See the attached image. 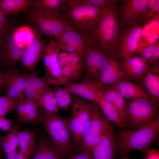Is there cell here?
<instances>
[{
	"instance_id": "obj_1",
	"label": "cell",
	"mask_w": 159,
	"mask_h": 159,
	"mask_svg": "<svg viewBox=\"0 0 159 159\" xmlns=\"http://www.w3.org/2000/svg\"><path fill=\"white\" fill-rule=\"evenodd\" d=\"M116 4L104 10L87 40L88 46L98 48L117 59L119 57L120 31Z\"/></svg>"
},
{
	"instance_id": "obj_2",
	"label": "cell",
	"mask_w": 159,
	"mask_h": 159,
	"mask_svg": "<svg viewBox=\"0 0 159 159\" xmlns=\"http://www.w3.org/2000/svg\"><path fill=\"white\" fill-rule=\"evenodd\" d=\"M159 132V117L150 123L134 130L122 129L116 139V151L120 158L133 150L145 154Z\"/></svg>"
},
{
	"instance_id": "obj_3",
	"label": "cell",
	"mask_w": 159,
	"mask_h": 159,
	"mask_svg": "<svg viewBox=\"0 0 159 159\" xmlns=\"http://www.w3.org/2000/svg\"><path fill=\"white\" fill-rule=\"evenodd\" d=\"M41 123L49 140L64 159H67L73 153L71 136L68 118L57 113H47L40 109Z\"/></svg>"
},
{
	"instance_id": "obj_4",
	"label": "cell",
	"mask_w": 159,
	"mask_h": 159,
	"mask_svg": "<svg viewBox=\"0 0 159 159\" xmlns=\"http://www.w3.org/2000/svg\"><path fill=\"white\" fill-rule=\"evenodd\" d=\"M105 10L83 0H66L62 15L68 19L77 32L87 37Z\"/></svg>"
},
{
	"instance_id": "obj_5",
	"label": "cell",
	"mask_w": 159,
	"mask_h": 159,
	"mask_svg": "<svg viewBox=\"0 0 159 159\" xmlns=\"http://www.w3.org/2000/svg\"><path fill=\"white\" fill-rule=\"evenodd\" d=\"M32 7L27 12L36 27L35 28L41 35L56 37L64 31L77 30L65 16L51 11Z\"/></svg>"
},
{
	"instance_id": "obj_6",
	"label": "cell",
	"mask_w": 159,
	"mask_h": 159,
	"mask_svg": "<svg viewBox=\"0 0 159 159\" xmlns=\"http://www.w3.org/2000/svg\"><path fill=\"white\" fill-rule=\"evenodd\" d=\"M72 111L68 118L69 127L74 145L77 149L90 122L93 103L78 96L72 99Z\"/></svg>"
},
{
	"instance_id": "obj_7",
	"label": "cell",
	"mask_w": 159,
	"mask_h": 159,
	"mask_svg": "<svg viewBox=\"0 0 159 159\" xmlns=\"http://www.w3.org/2000/svg\"><path fill=\"white\" fill-rule=\"evenodd\" d=\"M126 103L129 115L128 127L130 129L144 126L159 117L158 104L149 96L128 100Z\"/></svg>"
},
{
	"instance_id": "obj_8",
	"label": "cell",
	"mask_w": 159,
	"mask_h": 159,
	"mask_svg": "<svg viewBox=\"0 0 159 159\" xmlns=\"http://www.w3.org/2000/svg\"><path fill=\"white\" fill-rule=\"evenodd\" d=\"M93 107L89 125L85 131L77 151L87 150L92 153L100 139L110 122L101 115L98 106L93 102Z\"/></svg>"
},
{
	"instance_id": "obj_9",
	"label": "cell",
	"mask_w": 159,
	"mask_h": 159,
	"mask_svg": "<svg viewBox=\"0 0 159 159\" xmlns=\"http://www.w3.org/2000/svg\"><path fill=\"white\" fill-rule=\"evenodd\" d=\"M143 29L140 25L135 24L126 27L120 32L119 58L127 59L138 53Z\"/></svg>"
},
{
	"instance_id": "obj_10",
	"label": "cell",
	"mask_w": 159,
	"mask_h": 159,
	"mask_svg": "<svg viewBox=\"0 0 159 159\" xmlns=\"http://www.w3.org/2000/svg\"><path fill=\"white\" fill-rule=\"evenodd\" d=\"M56 38L59 51L67 53L74 52L84 58L88 47L86 36L72 29L64 31Z\"/></svg>"
},
{
	"instance_id": "obj_11",
	"label": "cell",
	"mask_w": 159,
	"mask_h": 159,
	"mask_svg": "<svg viewBox=\"0 0 159 159\" xmlns=\"http://www.w3.org/2000/svg\"><path fill=\"white\" fill-rule=\"evenodd\" d=\"M58 50L56 41L51 39L45 47L42 57L45 69V76L49 85H62L63 83L61 68L58 58Z\"/></svg>"
},
{
	"instance_id": "obj_12",
	"label": "cell",
	"mask_w": 159,
	"mask_h": 159,
	"mask_svg": "<svg viewBox=\"0 0 159 159\" xmlns=\"http://www.w3.org/2000/svg\"><path fill=\"white\" fill-rule=\"evenodd\" d=\"M149 0H122L118 18L127 27L141 23L148 6Z\"/></svg>"
},
{
	"instance_id": "obj_13",
	"label": "cell",
	"mask_w": 159,
	"mask_h": 159,
	"mask_svg": "<svg viewBox=\"0 0 159 159\" xmlns=\"http://www.w3.org/2000/svg\"><path fill=\"white\" fill-rule=\"evenodd\" d=\"M111 57H112L98 48L88 46L84 58L85 71L84 79L97 80Z\"/></svg>"
},
{
	"instance_id": "obj_14",
	"label": "cell",
	"mask_w": 159,
	"mask_h": 159,
	"mask_svg": "<svg viewBox=\"0 0 159 159\" xmlns=\"http://www.w3.org/2000/svg\"><path fill=\"white\" fill-rule=\"evenodd\" d=\"M63 85L71 93L92 102L102 94L104 87L97 81L91 79H84L79 83L68 81Z\"/></svg>"
},
{
	"instance_id": "obj_15",
	"label": "cell",
	"mask_w": 159,
	"mask_h": 159,
	"mask_svg": "<svg viewBox=\"0 0 159 159\" xmlns=\"http://www.w3.org/2000/svg\"><path fill=\"white\" fill-rule=\"evenodd\" d=\"M33 31V37L26 46L21 60L23 67L37 74L35 67L42 57L46 46L41 34L35 28Z\"/></svg>"
},
{
	"instance_id": "obj_16",
	"label": "cell",
	"mask_w": 159,
	"mask_h": 159,
	"mask_svg": "<svg viewBox=\"0 0 159 159\" xmlns=\"http://www.w3.org/2000/svg\"><path fill=\"white\" fill-rule=\"evenodd\" d=\"M25 47L17 42L14 33L8 35L5 30L0 42V60L6 64H15L21 59Z\"/></svg>"
},
{
	"instance_id": "obj_17",
	"label": "cell",
	"mask_w": 159,
	"mask_h": 159,
	"mask_svg": "<svg viewBox=\"0 0 159 159\" xmlns=\"http://www.w3.org/2000/svg\"><path fill=\"white\" fill-rule=\"evenodd\" d=\"M116 139L110 123L92 152L93 159H117Z\"/></svg>"
},
{
	"instance_id": "obj_18",
	"label": "cell",
	"mask_w": 159,
	"mask_h": 159,
	"mask_svg": "<svg viewBox=\"0 0 159 159\" xmlns=\"http://www.w3.org/2000/svg\"><path fill=\"white\" fill-rule=\"evenodd\" d=\"M148 70L138 81L148 96L158 104L159 102V62L149 64Z\"/></svg>"
},
{
	"instance_id": "obj_19",
	"label": "cell",
	"mask_w": 159,
	"mask_h": 159,
	"mask_svg": "<svg viewBox=\"0 0 159 159\" xmlns=\"http://www.w3.org/2000/svg\"><path fill=\"white\" fill-rule=\"evenodd\" d=\"M120 64L126 79L132 81H139L149 67L147 62L135 55L121 59Z\"/></svg>"
},
{
	"instance_id": "obj_20",
	"label": "cell",
	"mask_w": 159,
	"mask_h": 159,
	"mask_svg": "<svg viewBox=\"0 0 159 159\" xmlns=\"http://www.w3.org/2000/svg\"><path fill=\"white\" fill-rule=\"evenodd\" d=\"M126 79L120 63L117 59L111 57L105 67L102 70L97 81L104 87L114 85L120 80Z\"/></svg>"
},
{
	"instance_id": "obj_21",
	"label": "cell",
	"mask_w": 159,
	"mask_h": 159,
	"mask_svg": "<svg viewBox=\"0 0 159 159\" xmlns=\"http://www.w3.org/2000/svg\"><path fill=\"white\" fill-rule=\"evenodd\" d=\"M27 74H20L15 70H11L5 74L7 86L6 95L20 100L23 98Z\"/></svg>"
},
{
	"instance_id": "obj_22",
	"label": "cell",
	"mask_w": 159,
	"mask_h": 159,
	"mask_svg": "<svg viewBox=\"0 0 159 159\" xmlns=\"http://www.w3.org/2000/svg\"><path fill=\"white\" fill-rule=\"evenodd\" d=\"M49 87V85L44 75L39 77L33 73H27L24 90L27 98L33 101L37 104L40 95Z\"/></svg>"
},
{
	"instance_id": "obj_23",
	"label": "cell",
	"mask_w": 159,
	"mask_h": 159,
	"mask_svg": "<svg viewBox=\"0 0 159 159\" xmlns=\"http://www.w3.org/2000/svg\"><path fill=\"white\" fill-rule=\"evenodd\" d=\"M29 159H64L49 140L40 134Z\"/></svg>"
},
{
	"instance_id": "obj_24",
	"label": "cell",
	"mask_w": 159,
	"mask_h": 159,
	"mask_svg": "<svg viewBox=\"0 0 159 159\" xmlns=\"http://www.w3.org/2000/svg\"><path fill=\"white\" fill-rule=\"evenodd\" d=\"M102 95L105 99L115 107L128 124L129 115L126 103L124 98L115 86L105 87L103 90Z\"/></svg>"
},
{
	"instance_id": "obj_25",
	"label": "cell",
	"mask_w": 159,
	"mask_h": 159,
	"mask_svg": "<svg viewBox=\"0 0 159 159\" xmlns=\"http://www.w3.org/2000/svg\"><path fill=\"white\" fill-rule=\"evenodd\" d=\"M95 102L101 109L104 117L110 122H112L117 127L122 129L128 127L127 122L115 107L104 98L102 94L98 97Z\"/></svg>"
},
{
	"instance_id": "obj_26",
	"label": "cell",
	"mask_w": 159,
	"mask_h": 159,
	"mask_svg": "<svg viewBox=\"0 0 159 159\" xmlns=\"http://www.w3.org/2000/svg\"><path fill=\"white\" fill-rule=\"evenodd\" d=\"M114 85L123 97L128 100L149 96L142 86L131 82L126 79L120 80Z\"/></svg>"
},
{
	"instance_id": "obj_27",
	"label": "cell",
	"mask_w": 159,
	"mask_h": 159,
	"mask_svg": "<svg viewBox=\"0 0 159 159\" xmlns=\"http://www.w3.org/2000/svg\"><path fill=\"white\" fill-rule=\"evenodd\" d=\"M39 129L29 130L25 128L19 132L18 135V146L19 150L28 159H29L35 147V139Z\"/></svg>"
},
{
	"instance_id": "obj_28",
	"label": "cell",
	"mask_w": 159,
	"mask_h": 159,
	"mask_svg": "<svg viewBox=\"0 0 159 159\" xmlns=\"http://www.w3.org/2000/svg\"><path fill=\"white\" fill-rule=\"evenodd\" d=\"M34 1L0 0V7L6 15L15 16L21 12H27L32 7Z\"/></svg>"
},
{
	"instance_id": "obj_29",
	"label": "cell",
	"mask_w": 159,
	"mask_h": 159,
	"mask_svg": "<svg viewBox=\"0 0 159 159\" xmlns=\"http://www.w3.org/2000/svg\"><path fill=\"white\" fill-rule=\"evenodd\" d=\"M21 128L15 124L6 135L0 137V146L6 155L16 150L18 146V135Z\"/></svg>"
},
{
	"instance_id": "obj_30",
	"label": "cell",
	"mask_w": 159,
	"mask_h": 159,
	"mask_svg": "<svg viewBox=\"0 0 159 159\" xmlns=\"http://www.w3.org/2000/svg\"><path fill=\"white\" fill-rule=\"evenodd\" d=\"M37 104L40 108L49 113H57L59 110L54 92L50 87L41 94Z\"/></svg>"
},
{
	"instance_id": "obj_31",
	"label": "cell",
	"mask_w": 159,
	"mask_h": 159,
	"mask_svg": "<svg viewBox=\"0 0 159 159\" xmlns=\"http://www.w3.org/2000/svg\"><path fill=\"white\" fill-rule=\"evenodd\" d=\"M23 100L25 104L24 117L23 122L36 125L41 123L40 109L36 103L26 97Z\"/></svg>"
},
{
	"instance_id": "obj_32",
	"label": "cell",
	"mask_w": 159,
	"mask_h": 159,
	"mask_svg": "<svg viewBox=\"0 0 159 159\" xmlns=\"http://www.w3.org/2000/svg\"><path fill=\"white\" fill-rule=\"evenodd\" d=\"M66 0H34L32 6L49 11L62 15Z\"/></svg>"
},
{
	"instance_id": "obj_33",
	"label": "cell",
	"mask_w": 159,
	"mask_h": 159,
	"mask_svg": "<svg viewBox=\"0 0 159 159\" xmlns=\"http://www.w3.org/2000/svg\"><path fill=\"white\" fill-rule=\"evenodd\" d=\"M53 90L59 110H68L72 103L71 93L65 87L59 85H56Z\"/></svg>"
},
{
	"instance_id": "obj_34",
	"label": "cell",
	"mask_w": 159,
	"mask_h": 159,
	"mask_svg": "<svg viewBox=\"0 0 159 159\" xmlns=\"http://www.w3.org/2000/svg\"><path fill=\"white\" fill-rule=\"evenodd\" d=\"M20 100L6 95L0 97V118L5 117L7 113L16 110Z\"/></svg>"
},
{
	"instance_id": "obj_35",
	"label": "cell",
	"mask_w": 159,
	"mask_h": 159,
	"mask_svg": "<svg viewBox=\"0 0 159 159\" xmlns=\"http://www.w3.org/2000/svg\"><path fill=\"white\" fill-rule=\"evenodd\" d=\"M14 33L17 42L24 46L32 40L34 35L33 30L27 27L19 28Z\"/></svg>"
},
{
	"instance_id": "obj_36",
	"label": "cell",
	"mask_w": 159,
	"mask_h": 159,
	"mask_svg": "<svg viewBox=\"0 0 159 159\" xmlns=\"http://www.w3.org/2000/svg\"><path fill=\"white\" fill-rule=\"evenodd\" d=\"M61 70L63 80L62 85L70 80L78 79L82 74L69 63L61 67Z\"/></svg>"
},
{
	"instance_id": "obj_37",
	"label": "cell",
	"mask_w": 159,
	"mask_h": 159,
	"mask_svg": "<svg viewBox=\"0 0 159 159\" xmlns=\"http://www.w3.org/2000/svg\"><path fill=\"white\" fill-rule=\"evenodd\" d=\"M69 63L82 74L84 71V59L74 52L68 53Z\"/></svg>"
},
{
	"instance_id": "obj_38",
	"label": "cell",
	"mask_w": 159,
	"mask_h": 159,
	"mask_svg": "<svg viewBox=\"0 0 159 159\" xmlns=\"http://www.w3.org/2000/svg\"><path fill=\"white\" fill-rule=\"evenodd\" d=\"M159 42L154 44L147 47L141 50L136 55H138L143 59L146 62L151 58L158 47Z\"/></svg>"
},
{
	"instance_id": "obj_39",
	"label": "cell",
	"mask_w": 159,
	"mask_h": 159,
	"mask_svg": "<svg viewBox=\"0 0 159 159\" xmlns=\"http://www.w3.org/2000/svg\"><path fill=\"white\" fill-rule=\"evenodd\" d=\"M147 12L150 16L156 19H159V0H149L147 8Z\"/></svg>"
},
{
	"instance_id": "obj_40",
	"label": "cell",
	"mask_w": 159,
	"mask_h": 159,
	"mask_svg": "<svg viewBox=\"0 0 159 159\" xmlns=\"http://www.w3.org/2000/svg\"><path fill=\"white\" fill-rule=\"evenodd\" d=\"M87 3L91 4L98 8L105 9L116 3V0H83Z\"/></svg>"
},
{
	"instance_id": "obj_41",
	"label": "cell",
	"mask_w": 159,
	"mask_h": 159,
	"mask_svg": "<svg viewBox=\"0 0 159 159\" xmlns=\"http://www.w3.org/2000/svg\"><path fill=\"white\" fill-rule=\"evenodd\" d=\"M77 153H73L67 159H93L92 153L87 150L77 151Z\"/></svg>"
},
{
	"instance_id": "obj_42",
	"label": "cell",
	"mask_w": 159,
	"mask_h": 159,
	"mask_svg": "<svg viewBox=\"0 0 159 159\" xmlns=\"http://www.w3.org/2000/svg\"><path fill=\"white\" fill-rule=\"evenodd\" d=\"M13 122V120H8L5 117L0 118V131L10 130Z\"/></svg>"
},
{
	"instance_id": "obj_43",
	"label": "cell",
	"mask_w": 159,
	"mask_h": 159,
	"mask_svg": "<svg viewBox=\"0 0 159 159\" xmlns=\"http://www.w3.org/2000/svg\"><path fill=\"white\" fill-rule=\"evenodd\" d=\"M144 159H159V151L155 149H149Z\"/></svg>"
},
{
	"instance_id": "obj_44",
	"label": "cell",
	"mask_w": 159,
	"mask_h": 159,
	"mask_svg": "<svg viewBox=\"0 0 159 159\" xmlns=\"http://www.w3.org/2000/svg\"><path fill=\"white\" fill-rule=\"evenodd\" d=\"M159 59V46L158 47L152 57L147 62L149 64L158 61Z\"/></svg>"
},
{
	"instance_id": "obj_45",
	"label": "cell",
	"mask_w": 159,
	"mask_h": 159,
	"mask_svg": "<svg viewBox=\"0 0 159 159\" xmlns=\"http://www.w3.org/2000/svg\"><path fill=\"white\" fill-rule=\"evenodd\" d=\"M7 23V21L4 22H0V42L4 33Z\"/></svg>"
},
{
	"instance_id": "obj_46",
	"label": "cell",
	"mask_w": 159,
	"mask_h": 159,
	"mask_svg": "<svg viewBox=\"0 0 159 159\" xmlns=\"http://www.w3.org/2000/svg\"><path fill=\"white\" fill-rule=\"evenodd\" d=\"M6 16L0 7V22H4L7 21Z\"/></svg>"
},
{
	"instance_id": "obj_47",
	"label": "cell",
	"mask_w": 159,
	"mask_h": 159,
	"mask_svg": "<svg viewBox=\"0 0 159 159\" xmlns=\"http://www.w3.org/2000/svg\"><path fill=\"white\" fill-rule=\"evenodd\" d=\"M18 150L16 149L6 155V159H15Z\"/></svg>"
},
{
	"instance_id": "obj_48",
	"label": "cell",
	"mask_w": 159,
	"mask_h": 159,
	"mask_svg": "<svg viewBox=\"0 0 159 159\" xmlns=\"http://www.w3.org/2000/svg\"><path fill=\"white\" fill-rule=\"evenodd\" d=\"M15 159H28L19 150H18Z\"/></svg>"
},
{
	"instance_id": "obj_49",
	"label": "cell",
	"mask_w": 159,
	"mask_h": 159,
	"mask_svg": "<svg viewBox=\"0 0 159 159\" xmlns=\"http://www.w3.org/2000/svg\"><path fill=\"white\" fill-rule=\"evenodd\" d=\"M6 79L5 76V77L4 78L0 80V87L2 85L6 84Z\"/></svg>"
},
{
	"instance_id": "obj_50",
	"label": "cell",
	"mask_w": 159,
	"mask_h": 159,
	"mask_svg": "<svg viewBox=\"0 0 159 159\" xmlns=\"http://www.w3.org/2000/svg\"><path fill=\"white\" fill-rule=\"evenodd\" d=\"M5 77V74H4L0 72V80L4 78Z\"/></svg>"
},
{
	"instance_id": "obj_51",
	"label": "cell",
	"mask_w": 159,
	"mask_h": 159,
	"mask_svg": "<svg viewBox=\"0 0 159 159\" xmlns=\"http://www.w3.org/2000/svg\"><path fill=\"white\" fill-rule=\"evenodd\" d=\"M130 159L129 157H128L127 156H126L125 157L120 158L118 159Z\"/></svg>"
},
{
	"instance_id": "obj_52",
	"label": "cell",
	"mask_w": 159,
	"mask_h": 159,
	"mask_svg": "<svg viewBox=\"0 0 159 159\" xmlns=\"http://www.w3.org/2000/svg\"><path fill=\"white\" fill-rule=\"evenodd\" d=\"M0 93H1V92L0 91V97L1 96V95H0V94H1Z\"/></svg>"
}]
</instances>
